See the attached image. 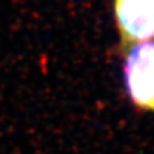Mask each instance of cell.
Wrapping results in <instances>:
<instances>
[{
	"instance_id": "6da1fadb",
	"label": "cell",
	"mask_w": 154,
	"mask_h": 154,
	"mask_svg": "<svg viewBox=\"0 0 154 154\" xmlns=\"http://www.w3.org/2000/svg\"><path fill=\"white\" fill-rule=\"evenodd\" d=\"M125 84L132 103L154 110V41L137 42L125 59Z\"/></svg>"
},
{
	"instance_id": "7a4b0ae2",
	"label": "cell",
	"mask_w": 154,
	"mask_h": 154,
	"mask_svg": "<svg viewBox=\"0 0 154 154\" xmlns=\"http://www.w3.org/2000/svg\"><path fill=\"white\" fill-rule=\"evenodd\" d=\"M114 13L125 44L154 38V0H116Z\"/></svg>"
}]
</instances>
